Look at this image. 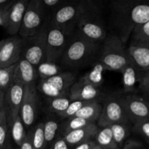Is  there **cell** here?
<instances>
[{
  "label": "cell",
  "instance_id": "cell-1",
  "mask_svg": "<svg viewBox=\"0 0 149 149\" xmlns=\"http://www.w3.org/2000/svg\"><path fill=\"white\" fill-rule=\"evenodd\" d=\"M110 28L126 45L136 26L149 21V5L143 1H116L111 5Z\"/></svg>",
  "mask_w": 149,
  "mask_h": 149
},
{
  "label": "cell",
  "instance_id": "cell-2",
  "mask_svg": "<svg viewBox=\"0 0 149 149\" xmlns=\"http://www.w3.org/2000/svg\"><path fill=\"white\" fill-rule=\"evenodd\" d=\"M99 44L90 42L73 32L59 62L67 68H79L97 62Z\"/></svg>",
  "mask_w": 149,
  "mask_h": 149
},
{
  "label": "cell",
  "instance_id": "cell-3",
  "mask_svg": "<svg viewBox=\"0 0 149 149\" xmlns=\"http://www.w3.org/2000/svg\"><path fill=\"white\" fill-rule=\"evenodd\" d=\"M74 31L81 37L101 45L107 36L105 23L100 13L92 1H87V5L77 19Z\"/></svg>",
  "mask_w": 149,
  "mask_h": 149
},
{
  "label": "cell",
  "instance_id": "cell-4",
  "mask_svg": "<svg viewBox=\"0 0 149 149\" xmlns=\"http://www.w3.org/2000/svg\"><path fill=\"white\" fill-rule=\"evenodd\" d=\"M107 71L122 72L131 63L125 44L116 35L109 33L100 45L97 61Z\"/></svg>",
  "mask_w": 149,
  "mask_h": 149
},
{
  "label": "cell",
  "instance_id": "cell-5",
  "mask_svg": "<svg viewBox=\"0 0 149 149\" xmlns=\"http://www.w3.org/2000/svg\"><path fill=\"white\" fill-rule=\"evenodd\" d=\"M73 32L74 28L71 26H52L47 23L46 33L47 61L58 63Z\"/></svg>",
  "mask_w": 149,
  "mask_h": 149
},
{
  "label": "cell",
  "instance_id": "cell-6",
  "mask_svg": "<svg viewBox=\"0 0 149 149\" xmlns=\"http://www.w3.org/2000/svg\"><path fill=\"white\" fill-rule=\"evenodd\" d=\"M46 11L41 0L29 1L17 35L26 37L40 31L47 23L49 15H47Z\"/></svg>",
  "mask_w": 149,
  "mask_h": 149
},
{
  "label": "cell",
  "instance_id": "cell-7",
  "mask_svg": "<svg viewBox=\"0 0 149 149\" xmlns=\"http://www.w3.org/2000/svg\"><path fill=\"white\" fill-rule=\"evenodd\" d=\"M75 81L76 76L73 73L62 71L47 79H40L36 87L37 91L47 98L68 97L70 89Z\"/></svg>",
  "mask_w": 149,
  "mask_h": 149
},
{
  "label": "cell",
  "instance_id": "cell-8",
  "mask_svg": "<svg viewBox=\"0 0 149 149\" xmlns=\"http://www.w3.org/2000/svg\"><path fill=\"white\" fill-rule=\"evenodd\" d=\"M47 23L33 36L21 37V58L34 67L46 61V33Z\"/></svg>",
  "mask_w": 149,
  "mask_h": 149
},
{
  "label": "cell",
  "instance_id": "cell-9",
  "mask_svg": "<svg viewBox=\"0 0 149 149\" xmlns=\"http://www.w3.org/2000/svg\"><path fill=\"white\" fill-rule=\"evenodd\" d=\"M87 1L66 2L51 12L47 18L48 25L52 26H71L76 21L87 5Z\"/></svg>",
  "mask_w": 149,
  "mask_h": 149
},
{
  "label": "cell",
  "instance_id": "cell-10",
  "mask_svg": "<svg viewBox=\"0 0 149 149\" xmlns=\"http://www.w3.org/2000/svg\"><path fill=\"white\" fill-rule=\"evenodd\" d=\"M39 95L36 83L24 86L23 97L19 115L25 127H30L36 121L38 113Z\"/></svg>",
  "mask_w": 149,
  "mask_h": 149
},
{
  "label": "cell",
  "instance_id": "cell-11",
  "mask_svg": "<svg viewBox=\"0 0 149 149\" xmlns=\"http://www.w3.org/2000/svg\"><path fill=\"white\" fill-rule=\"evenodd\" d=\"M102 106L101 113L97 121L98 127H105L117 123H130L120 98L108 97Z\"/></svg>",
  "mask_w": 149,
  "mask_h": 149
},
{
  "label": "cell",
  "instance_id": "cell-12",
  "mask_svg": "<svg viewBox=\"0 0 149 149\" xmlns=\"http://www.w3.org/2000/svg\"><path fill=\"white\" fill-rule=\"evenodd\" d=\"M122 107L130 122L135 123L142 119H149L148 102L136 94H129L120 97Z\"/></svg>",
  "mask_w": 149,
  "mask_h": 149
},
{
  "label": "cell",
  "instance_id": "cell-13",
  "mask_svg": "<svg viewBox=\"0 0 149 149\" xmlns=\"http://www.w3.org/2000/svg\"><path fill=\"white\" fill-rule=\"evenodd\" d=\"M29 2V0L14 1L10 9L4 15L3 27L8 34L14 36L18 33Z\"/></svg>",
  "mask_w": 149,
  "mask_h": 149
},
{
  "label": "cell",
  "instance_id": "cell-14",
  "mask_svg": "<svg viewBox=\"0 0 149 149\" xmlns=\"http://www.w3.org/2000/svg\"><path fill=\"white\" fill-rule=\"evenodd\" d=\"M21 58V37L18 35L4 39L1 48L0 68L15 65Z\"/></svg>",
  "mask_w": 149,
  "mask_h": 149
},
{
  "label": "cell",
  "instance_id": "cell-15",
  "mask_svg": "<svg viewBox=\"0 0 149 149\" xmlns=\"http://www.w3.org/2000/svg\"><path fill=\"white\" fill-rule=\"evenodd\" d=\"M24 86L13 83L5 92L4 107L7 111V119H11L19 114L23 97Z\"/></svg>",
  "mask_w": 149,
  "mask_h": 149
},
{
  "label": "cell",
  "instance_id": "cell-16",
  "mask_svg": "<svg viewBox=\"0 0 149 149\" xmlns=\"http://www.w3.org/2000/svg\"><path fill=\"white\" fill-rule=\"evenodd\" d=\"M37 78L36 67L24 58H20L15 64L13 70V83L26 86L36 83Z\"/></svg>",
  "mask_w": 149,
  "mask_h": 149
},
{
  "label": "cell",
  "instance_id": "cell-17",
  "mask_svg": "<svg viewBox=\"0 0 149 149\" xmlns=\"http://www.w3.org/2000/svg\"><path fill=\"white\" fill-rule=\"evenodd\" d=\"M99 87H95L90 84H85L81 81H75L69 91L68 97L71 100L79 101H90L97 100V97L100 95Z\"/></svg>",
  "mask_w": 149,
  "mask_h": 149
},
{
  "label": "cell",
  "instance_id": "cell-18",
  "mask_svg": "<svg viewBox=\"0 0 149 149\" xmlns=\"http://www.w3.org/2000/svg\"><path fill=\"white\" fill-rule=\"evenodd\" d=\"M131 63L140 73L149 72V47L144 45L129 46L127 48Z\"/></svg>",
  "mask_w": 149,
  "mask_h": 149
},
{
  "label": "cell",
  "instance_id": "cell-19",
  "mask_svg": "<svg viewBox=\"0 0 149 149\" xmlns=\"http://www.w3.org/2000/svg\"><path fill=\"white\" fill-rule=\"evenodd\" d=\"M98 127L96 123L91 124L80 129L71 131L65 135L63 138L69 146H76L82 143L93 141L98 130Z\"/></svg>",
  "mask_w": 149,
  "mask_h": 149
},
{
  "label": "cell",
  "instance_id": "cell-20",
  "mask_svg": "<svg viewBox=\"0 0 149 149\" xmlns=\"http://www.w3.org/2000/svg\"><path fill=\"white\" fill-rule=\"evenodd\" d=\"M121 73L122 74L123 79L124 91L133 94L137 93L138 90L136 88V83H138L141 73L139 72L132 63L127 65Z\"/></svg>",
  "mask_w": 149,
  "mask_h": 149
},
{
  "label": "cell",
  "instance_id": "cell-21",
  "mask_svg": "<svg viewBox=\"0 0 149 149\" xmlns=\"http://www.w3.org/2000/svg\"><path fill=\"white\" fill-rule=\"evenodd\" d=\"M106 71L107 70L104 65L97 61L93 64L91 70L86 73L82 77H81L79 81L85 84H90L95 87H99L104 81L103 72Z\"/></svg>",
  "mask_w": 149,
  "mask_h": 149
},
{
  "label": "cell",
  "instance_id": "cell-22",
  "mask_svg": "<svg viewBox=\"0 0 149 149\" xmlns=\"http://www.w3.org/2000/svg\"><path fill=\"white\" fill-rule=\"evenodd\" d=\"M102 106L97 100H92L83 106L73 117H79L96 123L102 111Z\"/></svg>",
  "mask_w": 149,
  "mask_h": 149
},
{
  "label": "cell",
  "instance_id": "cell-23",
  "mask_svg": "<svg viewBox=\"0 0 149 149\" xmlns=\"http://www.w3.org/2000/svg\"><path fill=\"white\" fill-rule=\"evenodd\" d=\"M7 123L10 138L15 144L19 147L21 145L26 135L24 125L22 122L20 115H17L13 119H7Z\"/></svg>",
  "mask_w": 149,
  "mask_h": 149
},
{
  "label": "cell",
  "instance_id": "cell-24",
  "mask_svg": "<svg viewBox=\"0 0 149 149\" xmlns=\"http://www.w3.org/2000/svg\"><path fill=\"white\" fill-rule=\"evenodd\" d=\"M129 46L144 45L149 47V21L135 26L131 33Z\"/></svg>",
  "mask_w": 149,
  "mask_h": 149
},
{
  "label": "cell",
  "instance_id": "cell-25",
  "mask_svg": "<svg viewBox=\"0 0 149 149\" xmlns=\"http://www.w3.org/2000/svg\"><path fill=\"white\" fill-rule=\"evenodd\" d=\"M95 142L101 149H119L112 136L110 127L98 128L95 136Z\"/></svg>",
  "mask_w": 149,
  "mask_h": 149
},
{
  "label": "cell",
  "instance_id": "cell-26",
  "mask_svg": "<svg viewBox=\"0 0 149 149\" xmlns=\"http://www.w3.org/2000/svg\"><path fill=\"white\" fill-rule=\"evenodd\" d=\"M38 77L40 79H47L62 72V68L56 63L44 61L36 67Z\"/></svg>",
  "mask_w": 149,
  "mask_h": 149
},
{
  "label": "cell",
  "instance_id": "cell-27",
  "mask_svg": "<svg viewBox=\"0 0 149 149\" xmlns=\"http://www.w3.org/2000/svg\"><path fill=\"white\" fill-rule=\"evenodd\" d=\"M112 136L119 148L123 146L125 140L130 133L129 123H117L111 125Z\"/></svg>",
  "mask_w": 149,
  "mask_h": 149
},
{
  "label": "cell",
  "instance_id": "cell-28",
  "mask_svg": "<svg viewBox=\"0 0 149 149\" xmlns=\"http://www.w3.org/2000/svg\"><path fill=\"white\" fill-rule=\"evenodd\" d=\"M94 122H90L86 119H81L79 117H71L68 119V120L65 121L63 123V125L61 126V136L63 137L68 132L71 131L76 130L80 129L84 127L87 126L89 125L93 124Z\"/></svg>",
  "mask_w": 149,
  "mask_h": 149
},
{
  "label": "cell",
  "instance_id": "cell-29",
  "mask_svg": "<svg viewBox=\"0 0 149 149\" xmlns=\"http://www.w3.org/2000/svg\"><path fill=\"white\" fill-rule=\"evenodd\" d=\"M33 149H45L46 143L43 130V122H39L30 130Z\"/></svg>",
  "mask_w": 149,
  "mask_h": 149
},
{
  "label": "cell",
  "instance_id": "cell-30",
  "mask_svg": "<svg viewBox=\"0 0 149 149\" xmlns=\"http://www.w3.org/2000/svg\"><path fill=\"white\" fill-rule=\"evenodd\" d=\"M72 100L68 97H58L54 98H48L47 107L49 111L58 114L65 110Z\"/></svg>",
  "mask_w": 149,
  "mask_h": 149
},
{
  "label": "cell",
  "instance_id": "cell-31",
  "mask_svg": "<svg viewBox=\"0 0 149 149\" xmlns=\"http://www.w3.org/2000/svg\"><path fill=\"white\" fill-rule=\"evenodd\" d=\"M58 130H59L58 122L54 119H47L45 123H43L44 135H45L46 146L55 141Z\"/></svg>",
  "mask_w": 149,
  "mask_h": 149
},
{
  "label": "cell",
  "instance_id": "cell-32",
  "mask_svg": "<svg viewBox=\"0 0 149 149\" xmlns=\"http://www.w3.org/2000/svg\"><path fill=\"white\" fill-rule=\"evenodd\" d=\"M15 65L7 68H0V90L5 93L13 84Z\"/></svg>",
  "mask_w": 149,
  "mask_h": 149
},
{
  "label": "cell",
  "instance_id": "cell-33",
  "mask_svg": "<svg viewBox=\"0 0 149 149\" xmlns=\"http://www.w3.org/2000/svg\"><path fill=\"white\" fill-rule=\"evenodd\" d=\"M132 132L135 135L148 143L149 140V119H142L133 124Z\"/></svg>",
  "mask_w": 149,
  "mask_h": 149
},
{
  "label": "cell",
  "instance_id": "cell-34",
  "mask_svg": "<svg viewBox=\"0 0 149 149\" xmlns=\"http://www.w3.org/2000/svg\"><path fill=\"white\" fill-rule=\"evenodd\" d=\"M92 101H79V100H73L71 101V103H70V105L68 106V107L65 109L64 111H63L62 113H58V116H60L62 119H69V118L73 117L74 116L76 113H77L78 111H79L81 108L84 106H85L87 103H88L89 102Z\"/></svg>",
  "mask_w": 149,
  "mask_h": 149
},
{
  "label": "cell",
  "instance_id": "cell-35",
  "mask_svg": "<svg viewBox=\"0 0 149 149\" xmlns=\"http://www.w3.org/2000/svg\"><path fill=\"white\" fill-rule=\"evenodd\" d=\"M9 134L7 111L5 107L0 110V148L1 149Z\"/></svg>",
  "mask_w": 149,
  "mask_h": 149
},
{
  "label": "cell",
  "instance_id": "cell-36",
  "mask_svg": "<svg viewBox=\"0 0 149 149\" xmlns=\"http://www.w3.org/2000/svg\"><path fill=\"white\" fill-rule=\"evenodd\" d=\"M138 83V87L137 90L148 96L149 93V72L141 74L140 75Z\"/></svg>",
  "mask_w": 149,
  "mask_h": 149
},
{
  "label": "cell",
  "instance_id": "cell-37",
  "mask_svg": "<svg viewBox=\"0 0 149 149\" xmlns=\"http://www.w3.org/2000/svg\"><path fill=\"white\" fill-rule=\"evenodd\" d=\"M41 1L46 10L47 9H52V11L65 2V1H61V0H41Z\"/></svg>",
  "mask_w": 149,
  "mask_h": 149
},
{
  "label": "cell",
  "instance_id": "cell-38",
  "mask_svg": "<svg viewBox=\"0 0 149 149\" xmlns=\"http://www.w3.org/2000/svg\"><path fill=\"white\" fill-rule=\"evenodd\" d=\"M122 149H148L141 142L135 140H128L123 146Z\"/></svg>",
  "mask_w": 149,
  "mask_h": 149
},
{
  "label": "cell",
  "instance_id": "cell-39",
  "mask_svg": "<svg viewBox=\"0 0 149 149\" xmlns=\"http://www.w3.org/2000/svg\"><path fill=\"white\" fill-rule=\"evenodd\" d=\"M50 149H69V146L65 142L63 137L61 136L52 142Z\"/></svg>",
  "mask_w": 149,
  "mask_h": 149
},
{
  "label": "cell",
  "instance_id": "cell-40",
  "mask_svg": "<svg viewBox=\"0 0 149 149\" xmlns=\"http://www.w3.org/2000/svg\"><path fill=\"white\" fill-rule=\"evenodd\" d=\"M19 149H33L32 146L31 140V132L29 131L28 133H26V137H25L24 140H23V143L21 145L19 146Z\"/></svg>",
  "mask_w": 149,
  "mask_h": 149
},
{
  "label": "cell",
  "instance_id": "cell-41",
  "mask_svg": "<svg viewBox=\"0 0 149 149\" xmlns=\"http://www.w3.org/2000/svg\"><path fill=\"white\" fill-rule=\"evenodd\" d=\"M14 1L10 0H0V14L4 15L10 9Z\"/></svg>",
  "mask_w": 149,
  "mask_h": 149
},
{
  "label": "cell",
  "instance_id": "cell-42",
  "mask_svg": "<svg viewBox=\"0 0 149 149\" xmlns=\"http://www.w3.org/2000/svg\"><path fill=\"white\" fill-rule=\"evenodd\" d=\"M95 146H96L95 141H89L76 146L74 149H92Z\"/></svg>",
  "mask_w": 149,
  "mask_h": 149
},
{
  "label": "cell",
  "instance_id": "cell-43",
  "mask_svg": "<svg viewBox=\"0 0 149 149\" xmlns=\"http://www.w3.org/2000/svg\"><path fill=\"white\" fill-rule=\"evenodd\" d=\"M1 149H14L13 143H12L11 138H10V134H8V135H7V139H6L5 142H4V145H3Z\"/></svg>",
  "mask_w": 149,
  "mask_h": 149
},
{
  "label": "cell",
  "instance_id": "cell-44",
  "mask_svg": "<svg viewBox=\"0 0 149 149\" xmlns=\"http://www.w3.org/2000/svg\"><path fill=\"white\" fill-rule=\"evenodd\" d=\"M4 95H5V93L1 90H0V110L4 107Z\"/></svg>",
  "mask_w": 149,
  "mask_h": 149
},
{
  "label": "cell",
  "instance_id": "cell-45",
  "mask_svg": "<svg viewBox=\"0 0 149 149\" xmlns=\"http://www.w3.org/2000/svg\"><path fill=\"white\" fill-rule=\"evenodd\" d=\"M4 15L0 14V26H3V22H4Z\"/></svg>",
  "mask_w": 149,
  "mask_h": 149
},
{
  "label": "cell",
  "instance_id": "cell-46",
  "mask_svg": "<svg viewBox=\"0 0 149 149\" xmlns=\"http://www.w3.org/2000/svg\"><path fill=\"white\" fill-rule=\"evenodd\" d=\"M3 41H4V39H2V40L0 41V57H1V46H2Z\"/></svg>",
  "mask_w": 149,
  "mask_h": 149
},
{
  "label": "cell",
  "instance_id": "cell-47",
  "mask_svg": "<svg viewBox=\"0 0 149 149\" xmlns=\"http://www.w3.org/2000/svg\"><path fill=\"white\" fill-rule=\"evenodd\" d=\"M92 149H101V148H100V147L98 146H97V145H96V146H95L93 147V148H92Z\"/></svg>",
  "mask_w": 149,
  "mask_h": 149
},
{
  "label": "cell",
  "instance_id": "cell-48",
  "mask_svg": "<svg viewBox=\"0 0 149 149\" xmlns=\"http://www.w3.org/2000/svg\"><path fill=\"white\" fill-rule=\"evenodd\" d=\"M0 149H1V148H0Z\"/></svg>",
  "mask_w": 149,
  "mask_h": 149
}]
</instances>
